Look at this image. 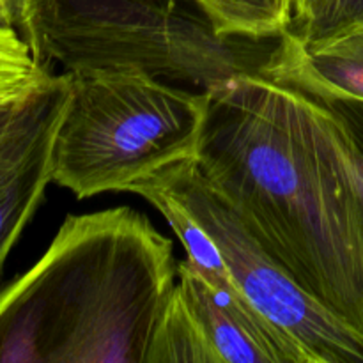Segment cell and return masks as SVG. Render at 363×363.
<instances>
[{
    "mask_svg": "<svg viewBox=\"0 0 363 363\" xmlns=\"http://www.w3.org/2000/svg\"><path fill=\"white\" fill-rule=\"evenodd\" d=\"M195 163L261 247L363 335V220L342 128L311 94L269 77L206 92Z\"/></svg>",
    "mask_w": 363,
    "mask_h": 363,
    "instance_id": "6da1fadb",
    "label": "cell"
},
{
    "mask_svg": "<svg viewBox=\"0 0 363 363\" xmlns=\"http://www.w3.org/2000/svg\"><path fill=\"white\" fill-rule=\"evenodd\" d=\"M176 280L172 241L144 213L67 216L0 291V363H145Z\"/></svg>",
    "mask_w": 363,
    "mask_h": 363,
    "instance_id": "7a4b0ae2",
    "label": "cell"
},
{
    "mask_svg": "<svg viewBox=\"0 0 363 363\" xmlns=\"http://www.w3.org/2000/svg\"><path fill=\"white\" fill-rule=\"evenodd\" d=\"M20 38L50 73H142L195 94L275 78L294 43L289 30H223L199 0H28Z\"/></svg>",
    "mask_w": 363,
    "mask_h": 363,
    "instance_id": "3957f363",
    "label": "cell"
},
{
    "mask_svg": "<svg viewBox=\"0 0 363 363\" xmlns=\"http://www.w3.org/2000/svg\"><path fill=\"white\" fill-rule=\"evenodd\" d=\"M52 149V183L77 199L128 191L197 156L206 94L142 73H67Z\"/></svg>",
    "mask_w": 363,
    "mask_h": 363,
    "instance_id": "277c9868",
    "label": "cell"
},
{
    "mask_svg": "<svg viewBox=\"0 0 363 363\" xmlns=\"http://www.w3.org/2000/svg\"><path fill=\"white\" fill-rule=\"evenodd\" d=\"M202 223L248 303L289 335L312 363H363V335L340 321L261 247L195 158L152 174ZM147 179V177H145Z\"/></svg>",
    "mask_w": 363,
    "mask_h": 363,
    "instance_id": "5b68a950",
    "label": "cell"
},
{
    "mask_svg": "<svg viewBox=\"0 0 363 363\" xmlns=\"http://www.w3.org/2000/svg\"><path fill=\"white\" fill-rule=\"evenodd\" d=\"M69 92L67 73L27 96L0 138V272L52 183V149Z\"/></svg>",
    "mask_w": 363,
    "mask_h": 363,
    "instance_id": "8992f818",
    "label": "cell"
},
{
    "mask_svg": "<svg viewBox=\"0 0 363 363\" xmlns=\"http://www.w3.org/2000/svg\"><path fill=\"white\" fill-rule=\"evenodd\" d=\"M176 287L216 363H312L247 300L213 286L186 259L177 262Z\"/></svg>",
    "mask_w": 363,
    "mask_h": 363,
    "instance_id": "52a82bcc",
    "label": "cell"
},
{
    "mask_svg": "<svg viewBox=\"0 0 363 363\" xmlns=\"http://www.w3.org/2000/svg\"><path fill=\"white\" fill-rule=\"evenodd\" d=\"M275 80L363 99V32L318 46H305L294 38L289 59Z\"/></svg>",
    "mask_w": 363,
    "mask_h": 363,
    "instance_id": "ba28073f",
    "label": "cell"
},
{
    "mask_svg": "<svg viewBox=\"0 0 363 363\" xmlns=\"http://www.w3.org/2000/svg\"><path fill=\"white\" fill-rule=\"evenodd\" d=\"M216 363L199 326L174 286L156 321L145 363Z\"/></svg>",
    "mask_w": 363,
    "mask_h": 363,
    "instance_id": "9c48e42d",
    "label": "cell"
},
{
    "mask_svg": "<svg viewBox=\"0 0 363 363\" xmlns=\"http://www.w3.org/2000/svg\"><path fill=\"white\" fill-rule=\"evenodd\" d=\"M218 20L223 30L268 35L293 23V0H199Z\"/></svg>",
    "mask_w": 363,
    "mask_h": 363,
    "instance_id": "30bf717a",
    "label": "cell"
},
{
    "mask_svg": "<svg viewBox=\"0 0 363 363\" xmlns=\"http://www.w3.org/2000/svg\"><path fill=\"white\" fill-rule=\"evenodd\" d=\"M52 74L35 62L18 32L0 30V101L25 98Z\"/></svg>",
    "mask_w": 363,
    "mask_h": 363,
    "instance_id": "8fae6325",
    "label": "cell"
},
{
    "mask_svg": "<svg viewBox=\"0 0 363 363\" xmlns=\"http://www.w3.org/2000/svg\"><path fill=\"white\" fill-rule=\"evenodd\" d=\"M287 30L305 46L363 32V0H326L308 20L293 23Z\"/></svg>",
    "mask_w": 363,
    "mask_h": 363,
    "instance_id": "7c38bea8",
    "label": "cell"
},
{
    "mask_svg": "<svg viewBox=\"0 0 363 363\" xmlns=\"http://www.w3.org/2000/svg\"><path fill=\"white\" fill-rule=\"evenodd\" d=\"M301 91H305L315 101L321 103L335 117L339 126L342 128L347 147H350L351 160H353L354 172H357L358 195H360L363 220V99L350 98V96L330 94V92L314 91V89H301Z\"/></svg>",
    "mask_w": 363,
    "mask_h": 363,
    "instance_id": "4fadbf2b",
    "label": "cell"
},
{
    "mask_svg": "<svg viewBox=\"0 0 363 363\" xmlns=\"http://www.w3.org/2000/svg\"><path fill=\"white\" fill-rule=\"evenodd\" d=\"M28 0H0V30L20 34L25 23Z\"/></svg>",
    "mask_w": 363,
    "mask_h": 363,
    "instance_id": "5bb4252c",
    "label": "cell"
},
{
    "mask_svg": "<svg viewBox=\"0 0 363 363\" xmlns=\"http://www.w3.org/2000/svg\"><path fill=\"white\" fill-rule=\"evenodd\" d=\"M325 2L326 0H293V9H294L293 23H300V21L308 20V18H311L312 14H314Z\"/></svg>",
    "mask_w": 363,
    "mask_h": 363,
    "instance_id": "9a60e30c",
    "label": "cell"
},
{
    "mask_svg": "<svg viewBox=\"0 0 363 363\" xmlns=\"http://www.w3.org/2000/svg\"><path fill=\"white\" fill-rule=\"evenodd\" d=\"M27 98V96H25ZM25 98L21 99H4V101H0V138H2L4 131H6V128L9 126L11 119H13L14 112H16V108L20 106V103L23 101Z\"/></svg>",
    "mask_w": 363,
    "mask_h": 363,
    "instance_id": "2e32d148",
    "label": "cell"
}]
</instances>
